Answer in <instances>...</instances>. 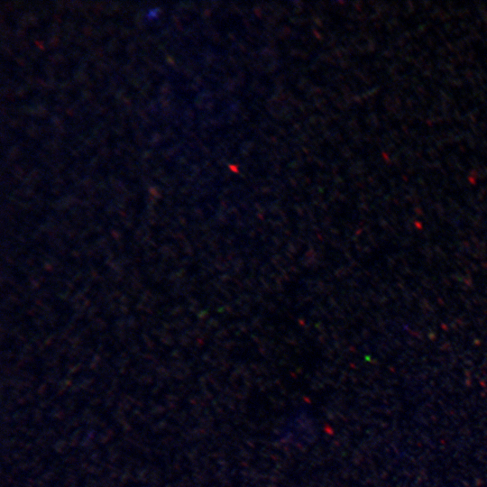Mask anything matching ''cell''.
Returning <instances> with one entry per match:
<instances>
[{
  "label": "cell",
  "mask_w": 487,
  "mask_h": 487,
  "mask_svg": "<svg viewBox=\"0 0 487 487\" xmlns=\"http://www.w3.org/2000/svg\"><path fill=\"white\" fill-rule=\"evenodd\" d=\"M312 422L308 415L304 414H297V416L294 417V420L288 422L285 430L282 433L284 440L288 442H296V443H304V442H310L312 436L314 425L310 424L306 427L302 426Z\"/></svg>",
  "instance_id": "obj_1"
}]
</instances>
